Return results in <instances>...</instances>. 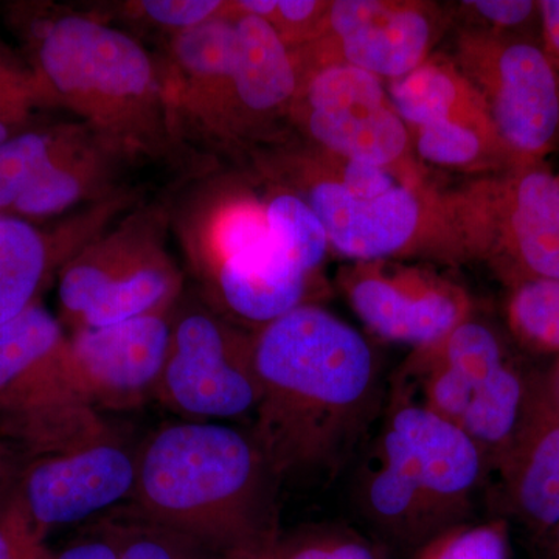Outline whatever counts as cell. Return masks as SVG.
Returning <instances> with one entry per match:
<instances>
[{"label": "cell", "mask_w": 559, "mask_h": 559, "mask_svg": "<svg viewBox=\"0 0 559 559\" xmlns=\"http://www.w3.org/2000/svg\"><path fill=\"white\" fill-rule=\"evenodd\" d=\"M260 400L250 429L277 480L340 468L377 417L380 369L366 337L318 305L253 336Z\"/></svg>", "instance_id": "obj_1"}, {"label": "cell", "mask_w": 559, "mask_h": 559, "mask_svg": "<svg viewBox=\"0 0 559 559\" xmlns=\"http://www.w3.org/2000/svg\"><path fill=\"white\" fill-rule=\"evenodd\" d=\"M275 481L250 430L186 419L139 448L131 514L218 557L267 549L277 543Z\"/></svg>", "instance_id": "obj_2"}, {"label": "cell", "mask_w": 559, "mask_h": 559, "mask_svg": "<svg viewBox=\"0 0 559 559\" xmlns=\"http://www.w3.org/2000/svg\"><path fill=\"white\" fill-rule=\"evenodd\" d=\"M487 471L457 425L395 388L358 480L360 511L390 539L426 544L463 524Z\"/></svg>", "instance_id": "obj_3"}, {"label": "cell", "mask_w": 559, "mask_h": 559, "mask_svg": "<svg viewBox=\"0 0 559 559\" xmlns=\"http://www.w3.org/2000/svg\"><path fill=\"white\" fill-rule=\"evenodd\" d=\"M43 103H60L106 145L156 154L171 138L170 100L148 51L119 28L68 14L44 25L36 44Z\"/></svg>", "instance_id": "obj_4"}, {"label": "cell", "mask_w": 559, "mask_h": 559, "mask_svg": "<svg viewBox=\"0 0 559 559\" xmlns=\"http://www.w3.org/2000/svg\"><path fill=\"white\" fill-rule=\"evenodd\" d=\"M277 167L286 190L314 210L341 255L358 263L429 252L465 257L450 198L441 200L421 182L401 180L385 191L360 193L333 175L320 150L285 154Z\"/></svg>", "instance_id": "obj_5"}, {"label": "cell", "mask_w": 559, "mask_h": 559, "mask_svg": "<svg viewBox=\"0 0 559 559\" xmlns=\"http://www.w3.org/2000/svg\"><path fill=\"white\" fill-rule=\"evenodd\" d=\"M182 274L167 250V215L142 209L103 230L60 271L62 320L73 331L171 314Z\"/></svg>", "instance_id": "obj_6"}, {"label": "cell", "mask_w": 559, "mask_h": 559, "mask_svg": "<svg viewBox=\"0 0 559 559\" xmlns=\"http://www.w3.org/2000/svg\"><path fill=\"white\" fill-rule=\"evenodd\" d=\"M450 201L465 255L488 260L511 288L559 282L558 176L544 162L487 175Z\"/></svg>", "instance_id": "obj_7"}, {"label": "cell", "mask_w": 559, "mask_h": 559, "mask_svg": "<svg viewBox=\"0 0 559 559\" xmlns=\"http://www.w3.org/2000/svg\"><path fill=\"white\" fill-rule=\"evenodd\" d=\"M290 109L318 150L423 182L411 132L380 76L345 62L305 70Z\"/></svg>", "instance_id": "obj_8"}, {"label": "cell", "mask_w": 559, "mask_h": 559, "mask_svg": "<svg viewBox=\"0 0 559 559\" xmlns=\"http://www.w3.org/2000/svg\"><path fill=\"white\" fill-rule=\"evenodd\" d=\"M454 62L518 164L544 162L558 148L559 72L538 40L468 31Z\"/></svg>", "instance_id": "obj_9"}, {"label": "cell", "mask_w": 559, "mask_h": 559, "mask_svg": "<svg viewBox=\"0 0 559 559\" xmlns=\"http://www.w3.org/2000/svg\"><path fill=\"white\" fill-rule=\"evenodd\" d=\"M154 396L191 421L253 417L260 400L253 337L207 308L178 301Z\"/></svg>", "instance_id": "obj_10"}, {"label": "cell", "mask_w": 559, "mask_h": 559, "mask_svg": "<svg viewBox=\"0 0 559 559\" xmlns=\"http://www.w3.org/2000/svg\"><path fill=\"white\" fill-rule=\"evenodd\" d=\"M138 450L112 430L79 450L20 463L10 474V489L46 539L50 530L87 520L130 498Z\"/></svg>", "instance_id": "obj_11"}, {"label": "cell", "mask_w": 559, "mask_h": 559, "mask_svg": "<svg viewBox=\"0 0 559 559\" xmlns=\"http://www.w3.org/2000/svg\"><path fill=\"white\" fill-rule=\"evenodd\" d=\"M353 311L382 340L426 347L471 318L468 294L450 280L384 261L349 267L341 277Z\"/></svg>", "instance_id": "obj_12"}, {"label": "cell", "mask_w": 559, "mask_h": 559, "mask_svg": "<svg viewBox=\"0 0 559 559\" xmlns=\"http://www.w3.org/2000/svg\"><path fill=\"white\" fill-rule=\"evenodd\" d=\"M437 33L436 14L425 3L337 0L331 2L325 35L301 46V53L314 57L301 69L345 62L399 80L428 60Z\"/></svg>", "instance_id": "obj_13"}, {"label": "cell", "mask_w": 559, "mask_h": 559, "mask_svg": "<svg viewBox=\"0 0 559 559\" xmlns=\"http://www.w3.org/2000/svg\"><path fill=\"white\" fill-rule=\"evenodd\" d=\"M170 316L73 331L69 359L81 400L98 412L128 411L154 396L170 340Z\"/></svg>", "instance_id": "obj_14"}, {"label": "cell", "mask_w": 559, "mask_h": 559, "mask_svg": "<svg viewBox=\"0 0 559 559\" xmlns=\"http://www.w3.org/2000/svg\"><path fill=\"white\" fill-rule=\"evenodd\" d=\"M64 400H81L70 369L69 336L36 301L0 325V415Z\"/></svg>", "instance_id": "obj_15"}, {"label": "cell", "mask_w": 559, "mask_h": 559, "mask_svg": "<svg viewBox=\"0 0 559 559\" xmlns=\"http://www.w3.org/2000/svg\"><path fill=\"white\" fill-rule=\"evenodd\" d=\"M124 202L108 198L53 235L40 234L25 219L0 216V325L36 304L53 271L100 235Z\"/></svg>", "instance_id": "obj_16"}, {"label": "cell", "mask_w": 559, "mask_h": 559, "mask_svg": "<svg viewBox=\"0 0 559 559\" xmlns=\"http://www.w3.org/2000/svg\"><path fill=\"white\" fill-rule=\"evenodd\" d=\"M495 469L510 510L528 527L549 533L559 524V409L546 378Z\"/></svg>", "instance_id": "obj_17"}, {"label": "cell", "mask_w": 559, "mask_h": 559, "mask_svg": "<svg viewBox=\"0 0 559 559\" xmlns=\"http://www.w3.org/2000/svg\"><path fill=\"white\" fill-rule=\"evenodd\" d=\"M175 100L209 132L230 138L238 128L234 72L237 32L224 16L176 33L173 38Z\"/></svg>", "instance_id": "obj_18"}, {"label": "cell", "mask_w": 559, "mask_h": 559, "mask_svg": "<svg viewBox=\"0 0 559 559\" xmlns=\"http://www.w3.org/2000/svg\"><path fill=\"white\" fill-rule=\"evenodd\" d=\"M229 14L237 32L234 90L238 128L249 119L272 116L293 106L300 76L293 50L277 31L250 14Z\"/></svg>", "instance_id": "obj_19"}, {"label": "cell", "mask_w": 559, "mask_h": 559, "mask_svg": "<svg viewBox=\"0 0 559 559\" xmlns=\"http://www.w3.org/2000/svg\"><path fill=\"white\" fill-rule=\"evenodd\" d=\"M117 156L121 154L90 128L66 127L49 162L11 210L39 218L57 215L92 197L100 198Z\"/></svg>", "instance_id": "obj_20"}, {"label": "cell", "mask_w": 559, "mask_h": 559, "mask_svg": "<svg viewBox=\"0 0 559 559\" xmlns=\"http://www.w3.org/2000/svg\"><path fill=\"white\" fill-rule=\"evenodd\" d=\"M191 252L201 277L223 266L288 259L272 241L263 202L245 194L229 197L210 209Z\"/></svg>", "instance_id": "obj_21"}, {"label": "cell", "mask_w": 559, "mask_h": 559, "mask_svg": "<svg viewBox=\"0 0 559 559\" xmlns=\"http://www.w3.org/2000/svg\"><path fill=\"white\" fill-rule=\"evenodd\" d=\"M388 91L409 131L441 120L492 123L480 95L448 58L430 55L407 75L389 81Z\"/></svg>", "instance_id": "obj_22"}, {"label": "cell", "mask_w": 559, "mask_h": 559, "mask_svg": "<svg viewBox=\"0 0 559 559\" xmlns=\"http://www.w3.org/2000/svg\"><path fill=\"white\" fill-rule=\"evenodd\" d=\"M540 378L511 358L474 392L459 428L479 448L488 469L509 448Z\"/></svg>", "instance_id": "obj_23"}, {"label": "cell", "mask_w": 559, "mask_h": 559, "mask_svg": "<svg viewBox=\"0 0 559 559\" xmlns=\"http://www.w3.org/2000/svg\"><path fill=\"white\" fill-rule=\"evenodd\" d=\"M263 204L274 245L301 271L314 275L330 248L314 210L289 190L271 194Z\"/></svg>", "instance_id": "obj_24"}, {"label": "cell", "mask_w": 559, "mask_h": 559, "mask_svg": "<svg viewBox=\"0 0 559 559\" xmlns=\"http://www.w3.org/2000/svg\"><path fill=\"white\" fill-rule=\"evenodd\" d=\"M507 319L521 344L559 358V282L532 280L513 286Z\"/></svg>", "instance_id": "obj_25"}, {"label": "cell", "mask_w": 559, "mask_h": 559, "mask_svg": "<svg viewBox=\"0 0 559 559\" xmlns=\"http://www.w3.org/2000/svg\"><path fill=\"white\" fill-rule=\"evenodd\" d=\"M66 127L22 131L0 145V209H13L64 134Z\"/></svg>", "instance_id": "obj_26"}, {"label": "cell", "mask_w": 559, "mask_h": 559, "mask_svg": "<svg viewBox=\"0 0 559 559\" xmlns=\"http://www.w3.org/2000/svg\"><path fill=\"white\" fill-rule=\"evenodd\" d=\"M418 559H509L507 524L455 525L426 543Z\"/></svg>", "instance_id": "obj_27"}, {"label": "cell", "mask_w": 559, "mask_h": 559, "mask_svg": "<svg viewBox=\"0 0 559 559\" xmlns=\"http://www.w3.org/2000/svg\"><path fill=\"white\" fill-rule=\"evenodd\" d=\"M277 559H382L373 544L349 528L320 527L275 543Z\"/></svg>", "instance_id": "obj_28"}, {"label": "cell", "mask_w": 559, "mask_h": 559, "mask_svg": "<svg viewBox=\"0 0 559 559\" xmlns=\"http://www.w3.org/2000/svg\"><path fill=\"white\" fill-rule=\"evenodd\" d=\"M40 103L43 98L33 72L0 53V145L24 131L33 108Z\"/></svg>", "instance_id": "obj_29"}, {"label": "cell", "mask_w": 559, "mask_h": 559, "mask_svg": "<svg viewBox=\"0 0 559 559\" xmlns=\"http://www.w3.org/2000/svg\"><path fill=\"white\" fill-rule=\"evenodd\" d=\"M462 10L479 24L477 31L507 36L540 40L533 35H539V2L533 0H469L460 3Z\"/></svg>", "instance_id": "obj_30"}, {"label": "cell", "mask_w": 559, "mask_h": 559, "mask_svg": "<svg viewBox=\"0 0 559 559\" xmlns=\"http://www.w3.org/2000/svg\"><path fill=\"white\" fill-rule=\"evenodd\" d=\"M0 488V559H55L5 480Z\"/></svg>", "instance_id": "obj_31"}, {"label": "cell", "mask_w": 559, "mask_h": 559, "mask_svg": "<svg viewBox=\"0 0 559 559\" xmlns=\"http://www.w3.org/2000/svg\"><path fill=\"white\" fill-rule=\"evenodd\" d=\"M143 17L179 33L224 16L229 2L221 0H145L138 3Z\"/></svg>", "instance_id": "obj_32"}, {"label": "cell", "mask_w": 559, "mask_h": 559, "mask_svg": "<svg viewBox=\"0 0 559 559\" xmlns=\"http://www.w3.org/2000/svg\"><path fill=\"white\" fill-rule=\"evenodd\" d=\"M55 559H130L121 549L109 522L92 530L90 535L76 540Z\"/></svg>", "instance_id": "obj_33"}, {"label": "cell", "mask_w": 559, "mask_h": 559, "mask_svg": "<svg viewBox=\"0 0 559 559\" xmlns=\"http://www.w3.org/2000/svg\"><path fill=\"white\" fill-rule=\"evenodd\" d=\"M539 39L559 72V0H539Z\"/></svg>", "instance_id": "obj_34"}, {"label": "cell", "mask_w": 559, "mask_h": 559, "mask_svg": "<svg viewBox=\"0 0 559 559\" xmlns=\"http://www.w3.org/2000/svg\"><path fill=\"white\" fill-rule=\"evenodd\" d=\"M274 546L267 547V549L230 551V554L219 555V557L215 559H277V557H275Z\"/></svg>", "instance_id": "obj_35"}, {"label": "cell", "mask_w": 559, "mask_h": 559, "mask_svg": "<svg viewBox=\"0 0 559 559\" xmlns=\"http://www.w3.org/2000/svg\"><path fill=\"white\" fill-rule=\"evenodd\" d=\"M16 468V457L7 444L0 441V481L7 479Z\"/></svg>", "instance_id": "obj_36"}, {"label": "cell", "mask_w": 559, "mask_h": 559, "mask_svg": "<svg viewBox=\"0 0 559 559\" xmlns=\"http://www.w3.org/2000/svg\"><path fill=\"white\" fill-rule=\"evenodd\" d=\"M546 382L551 400H554L555 406L559 409V358L557 359V362H555L549 377H546Z\"/></svg>", "instance_id": "obj_37"}, {"label": "cell", "mask_w": 559, "mask_h": 559, "mask_svg": "<svg viewBox=\"0 0 559 559\" xmlns=\"http://www.w3.org/2000/svg\"><path fill=\"white\" fill-rule=\"evenodd\" d=\"M551 559H559V524L549 532Z\"/></svg>", "instance_id": "obj_38"}, {"label": "cell", "mask_w": 559, "mask_h": 559, "mask_svg": "<svg viewBox=\"0 0 559 559\" xmlns=\"http://www.w3.org/2000/svg\"><path fill=\"white\" fill-rule=\"evenodd\" d=\"M558 187H559V175H558Z\"/></svg>", "instance_id": "obj_39"}]
</instances>
